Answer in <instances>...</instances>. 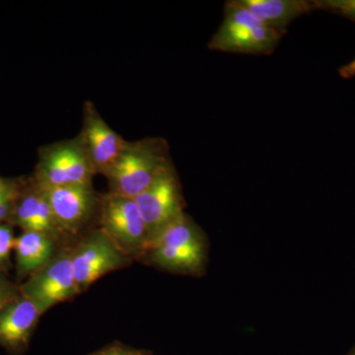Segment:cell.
<instances>
[{
	"instance_id": "obj_1",
	"label": "cell",
	"mask_w": 355,
	"mask_h": 355,
	"mask_svg": "<svg viewBox=\"0 0 355 355\" xmlns=\"http://www.w3.org/2000/svg\"><path fill=\"white\" fill-rule=\"evenodd\" d=\"M167 144L160 139L127 142L120 157L107 171L111 193L135 198L148 188L167 160Z\"/></svg>"
},
{
	"instance_id": "obj_2",
	"label": "cell",
	"mask_w": 355,
	"mask_h": 355,
	"mask_svg": "<svg viewBox=\"0 0 355 355\" xmlns=\"http://www.w3.org/2000/svg\"><path fill=\"white\" fill-rule=\"evenodd\" d=\"M284 35L266 27L240 0L226 2L223 22L212 36V51L242 55H270Z\"/></svg>"
},
{
	"instance_id": "obj_3",
	"label": "cell",
	"mask_w": 355,
	"mask_h": 355,
	"mask_svg": "<svg viewBox=\"0 0 355 355\" xmlns=\"http://www.w3.org/2000/svg\"><path fill=\"white\" fill-rule=\"evenodd\" d=\"M93 174L80 137L46 147L37 171L39 187L91 186Z\"/></svg>"
},
{
	"instance_id": "obj_4",
	"label": "cell",
	"mask_w": 355,
	"mask_h": 355,
	"mask_svg": "<svg viewBox=\"0 0 355 355\" xmlns=\"http://www.w3.org/2000/svg\"><path fill=\"white\" fill-rule=\"evenodd\" d=\"M135 200L146 223L147 243L161 228L184 214L179 184L170 163Z\"/></svg>"
},
{
	"instance_id": "obj_5",
	"label": "cell",
	"mask_w": 355,
	"mask_h": 355,
	"mask_svg": "<svg viewBox=\"0 0 355 355\" xmlns=\"http://www.w3.org/2000/svg\"><path fill=\"white\" fill-rule=\"evenodd\" d=\"M102 230L123 252L146 248L147 230L135 198L110 193L103 200Z\"/></svg>"
},
{
	"instance_id": "obj_6",
	"label": "cell",
	"mask_w": 355,
	"mask_h": 355,
	"mask_svg": "<svg viewBox=\"0 0 355 355\" xmlns=\"http://www.w3.org/2000/svg\"><path fill=\"white\" fill-rule=\"evenodd\" d=\"M125 263L118 245L104 231L89 236L71 254V265L79 291Z\"/></svg>"
},
{
	"instance_id": "obj_7",
	"label": "cell",
	"mask_w": 355,
	"mask_h": 355,
	"mask_svg": "<svg viewBox=\"0 0 355 355\" xmlns=\"http://www.w3.org/2000/svg\"><path fill=\"white\" fill-rule=\"evenodd\" d=\"M71 265V254H60L51 260L21 289L42 312L78 293Z\"/></svg>"
},
{
	"instance_id": "obj_8",
	"label": "cell",
	"mask_w": 355,
	"mask_h": 355,
	"mask_svg": "<svg viewBox=\"0 0 355 355\" xmlns=\"http://www.w3.org/2000/svg\"><path fill=\"white\" fill-rule=\"evenodd\" d=\"M79 137L87 153L93 171L104 175L118 160L127 144L121 135L107 125L90 103L85 106L83 130Z\"/></svg>"
},
{
	"instance_id": "obj_9",
	"label": "cell",
	"mask_w": 355,
	"mask_h": 355,
	"mask_svg": "<svg viewBox=\"0 0 355 355\" xmlns=\"http://www.w3.org/2000/svg\"><path fill=\"white\" fill-rule=\"evenodd\" d=\"M60 230H77L87 220L95 205L91 186L39 187Z\"/></svg>"
},
{
	"instance_id": "obj_10",
	"label": "cell",
	"mask_w": 355,
	"mask_h": 355,
	"mask_svg": "<svg viewBox=\"0 0 355 355\" xmlns=\"http://www.w3.org/2000/svg\"><path fill=\"white\" fill-rule=\"evenodd\" d=\"M42 314L38 306L21 294L0 312V345L12 352L25 347Z\"/></svg>"
},
{
	"instance_id": "obj_11",
	"label": "cell",
	"mask_w": 355,
	"mask_h": 355,
	"mask_svg": "<svg viewBox=\"0 0 355 355\" xmlns=\"http://www.w3.org/2000/svg\"><path fill=\"white\" fill-rule=\"evenodd\" d=\"M257 19L270 29L286 35L287 26L316 8L307 0H240Z\"/></svg>"
},
{
	"instance_id": "obj_12",
	"label": "cell",
	"mask_w": 355,
	"mask_h": 355,
	"mask_svg": "<svg viewBox=\"0 0 355 355\" xmlns=\"http://www.w3.org/2000/svg\"><path fill=\"white\" fill-rule=\"evenodd\" d=\"M12 214L15 223L24 231H38L53 238L60 232L50 205L39 190L25 196Z\"/></svg>"
},
{
	"instance_id": "obj_13",
	"label": "cell",
	"mask_w": 355,
	"mask_h": 355,
	"mask_svg": "<svg viewBox=\"0 0 355 355\" xmlns=\"http://www.w3.org/2000/svg\"><path fill=\"white\" fill-rule=\"evenodd\" d=\"M53 239L38 231H24L16 238L14 250L21 273L37 272L51 261L53 253Z\"/></svg>"
},
{
	"instance_id": "obj_14",
	"label": "cell",
	"mask_w": 355,
	"mask_h": 355,
	"mask_svg": "<svg viewBox=\"0 0 355 355\" xmlns=\"http://www.w3.org/2000/svg\"><path fill=\"white\" fill-rule=\"evenodd\" d=\"M203 245L202 236L188 216L182 214L169 222L153 235L146 248L153 250L158 247L196 246Z\"/></svg>"
},
{
	"instance_id": "obj_15",
	"label": "cell",
	"mask_w": 355,
	"mask_h": 355,
	"mask_svg": "<svg viewBox=\"0 0 355 355\" xmlns=\"http://www.w3.org/2000/svg\"><path fill=\"white\" fill-rule=\"evenodd\" d=\"M153 260L168 270L196 272L205 259L203 245L196 246L158 247L153 249Z\"/></svg>"
},
{
	"instance_id": "obj_16",
	"label": "cell",
	"mask_w": 355,
	"mask_h": 355,
	"mask_svg": "<svg viewBox=\"0 0 355 355\" xmlns=\"http://www.w3.org/2000/svg\"><path fill=\"white\" fill-rule=\"evenodd\" d=\"M317 9H324L340 14L355 22V0H327V1H314Z\"/></svg>"
},
{
	"instance_id": "obj_17",
	"label": "cell",
	"mask_w": 355,
	"mask_h": 355,
	"mask_svg": "<svg viewBox=\"0 0 355 355\" xmlns=\"http://www.w3.org/2000/svg\"><path fill=\"white\" fill-rule=\"evenodd\" d=\"M15 239L11 227L6 224H0V263H4L9 259L14 250Z\"/></svg>"
},
{
	"instance_id": "obj_18",
	"label": "cell",
	"mask_w": 355,
	"mask_h": 355,
	"mask_svg": "<svg viewBox=\"0 0 355 355\" xmlns=\"http://www.w3.org/2000/svg\"><path fill=\"white\" fill-rule=\"evenodd\" d=\"M16 191L12 187L7 186L0 191V222L6 220L13 212V202H15Z\"/></svg>"
},
{
	"instance_id": "obj_19",
	"label": "cell",
	"mask_w": 355,
	"mask_h": 355,
	"mask_svg": "<svg viewBox=\"0 0 355 355\" xmlns=\"http://www.w3.org/2000/svg\"><path fill=\"white\" fill-rule=\"evenodd\" d=\"M19 296L13 284L0 275V312Z\"/></svg>"
},
{
	"instance_id": "obj_20",
	"label": "cell",
	"mask_w": 355,
	"mask_h": 355,
	"mask_svg": "<svg viewBox=\"0 0 355 355\" xmlns=\"http://www.w3.org/2000/svg\"><path fill=\"white\" fill-rule=\"evenodd\" d=\"M338 72H340V76H342L343 78L349 79L355 76V58L354 60H352L349 64L340 67Z\"/></svg>"
},
{
	"instance_id": "obj_21",
	"label": "cell",
	"mask_w": 355,
	"mask_h": 355,
	"mask_svg": "<svg viewBox=\"0 0 355 355\" xmlns=\"http://www.w3.org/2000/svg\"><path fill=\"white\" fill-rule=\"evenodd\" d=\"M99 355H137L133 354L132 352H125V350L121 349H109L107 352H102L101 354Z\"/></svg>"
},
{
	"instance_id": "obj_22",
	"label": "cell",
	"mask_w": 355,
	"mask_h": 355,
	"mask_svg": "<svg viewBox=\"0 0 355 355\" xmlns=\"http://www.w3.org/2000/svg\"><path fill=\"white\" fill-rule=\"evenodd\" d=\"M6 184L3 183V181H2L1 179H0V191L3 190L4 188H6Z\"/></svg>"
},
{
	"instance_id": "obj_23",
	"label": "cell",
	"mask_w": 355,
	"mask_h": 355,
	"mask_svg": "<svg viewBox=\"0 0 355 355\" xmlns=\"http://www.w3.org/2000/svg\"><path fill=\"white\" fill-rule=\"evenodd\" d=\"M349 355H355V349Z\"/></svg>"
}]
</instances>
